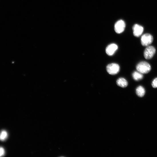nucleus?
I'll return each instance as SVG.
<instances>
[{
	"mask_svg": "<svg viewBox=\"0 0 157 157\" xmlns=\"http://www.w3.org/2000/svg\"><path fill=\"white\" fill-rule=\"evenodd\" d=\"M137 71L143 74H147L151 71V68L150 65L146 61H142L136 65Z\"/></svg>",
	"mask_w": 157,
	"mask_h": 157,
	"instance_id": "1",
	"label": "nucleus"
},
{
	"mask_svg": "<svg viewBox=\"0 0 157 157\" xmlns=\"http://www.w3.org/2000/svg\"><path fill=\"white\" fill-rule=\"evenodd\" d=\"M108 73L111 75H115L120 71L119 65L116 63H112L108 65L106 67Z\"/></svg>",
	"mask_w": 157,
	"mask_h": 157,
	"instance_id": "2",
	"label": "nucleus"
},
{
	"mask_svg": "<svg viewBox=\"0 0 157 157\" xmlns=\"http://www.w3.org/2000/svg\"><path fill=\"white\" fill-rule=\"evenodd\" d=\"M153 38L152 35L149 33H146L142 36L141 39L142 45L144 46H148L153 42Z\"/></svg>",
	"mask_w": 157,
	"mask_h": 157,
	"instance_id": "3",
	"label": "nucleus"
},
{
	"mask_svg": "<svg viewBox=\"0 0 157 157\" xmlns=\"http://www.w3.org/2000/svg\"><path fill=\"white\" fill-rule=\"evenodd\" d=\"M155 52L156 49L154 47L148 46L146 48L144 51V57L147 59H150L153 57Z\"/></svg>",
	"mask_w": 157,
	"mask_h": 157,
	"instance_id": "4",
	"label": "nucleus"
},
{
	"mask_svg": "<svg viewBox=\"0 0 157 157\" xmlns=\"http://www.w3.org/2000/svg\"><path fill=\"white\" fill-rule=\"evenodd\" d=\"M126 27L125 22L122 20L118 21L115 23L114 26V30L117 33H120L123 32Z\"/></svg>",
	"mask_w": 157,
	"mask_h": 157,
	"instance_id": "5",
	"label": "nucleus"
},
{
	"mask_svg": "<svg viewBox=\"0 0 157 157\" xmlns=\"http://www.w3.org/2000/svg\"><path fill=\"white\" fill-rule=\"evenodd\" d=\"M133 34L134 36L138 37L143 33L144 29L143 27L138 24H136L133 27Z\"/></svg>",
	"mask_w": 157,
	"mask_h": 157,
	"instance_id": "6",
	"label": "nucleus"
},
{
	"mask_svg": "<svg viewBox=\"0 0 157 157\" xmlns=\"http://www.w3.org/2000/svg\"><path fill=\"white\" fill-rule=\"evenodd\" d=\"M118 49V46L114 43L108 45L106 49V53L110 56L113 55Z\"/></svg>",
	"mask_w": 157,
	"mask_h": 157,
	"instance_id": "7",
	"label": "nucleus"
},
{
	"mask_svg": "<svg viewBox=\"0 0 157 157\" xmlns=\"http://www.w3.org/2000/svg\"><path fill=\"white\" fill-rule=\"evenodd\" d=\"M116 83L118 86L122 88H125L128 85L127 80L123 78H120L118 79Z\"/></svg>",
	"mask_w": 157,
	"mask_h": 157,
	"instance_id": "8",
	"label": "nucleus"
},
{
	"mask_svg": "<svg viewBox=\"0 0 157 157\" xmlns=\"http://www.w3.org/2000/svg\"><path fill=\"white\" fill-rule=\"evenodd\" d=\"M145 90L144 87L140 86H138L136 90L137 95L140 97H143L145 94Z\"/></svg>",
	"mask_w": 157,
	"mask_h": 157,
	"instance_id": "9",
	"label": "nucleus"
},
{
	"mask_svg": "<svg viewBox=\"0 0 157 157\" xmlns=\"http://www.w3.org/2000/svg\"><path fill=\"white\" fill-rule=\"evenodd\" d=\"M132 77L136 81L142 80L144 76L142 73L138 71L134 72L132 75Z\"/></svg>",
	"mask_w": 157,
	"mask_h": 157,
	"instance_id": "10",
	"label": "nucleus"
},
{
	"mask_svg": "<svg viewBox=\"0 0 157 157\" xmlns=\"http://www.w3.org/2000/svg\"><path fill=\"white\" fill-rule=\"evenodd\" d=\"M8 136L7 132L5 130L2 131L0 133V141H4L6 140Z\"/></svg>",
	"mask_w": 157,
	"mask_h": 157,
	"instance_id": "11",
	"label": "nucleus"
},
{
	"mask_svg": "<svg viewBox=\"0 0 157 157\" xmlns=\"http://www.w3.org/2000/svg\"><path fill=\"white\" fill-rule=\"evenodd\" d=\"M152 85L153 88H157V77L153 80L152 82Z\"/></svg>",
	"mask_w": 157,
	"mask_h": 157,
	"instance_id": "12",
	"label": "nucleus"
},
{
	"mask_svg": "<svg viewBox=\"0 0 157 157\" xmlns=\"http://www.w3.org/2000/svg\"><path fill=\"white\" fill-rule=\"evenodd\" d=\"M5 153L4 149L2 147H0V157L3 156Z\"/></svg>",
	"mask_w": 157,
	"mask_h": 157,
	"instance_id": "13",
	"label": "nucleus"
}]
</instances>
